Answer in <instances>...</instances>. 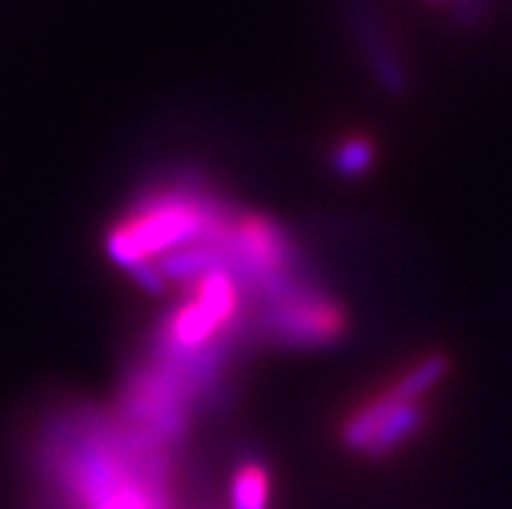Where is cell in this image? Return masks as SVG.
I'll return each instance as SVG.
<instances>
[{"label": "cell", "instance_id": "obj_3", "mask_svg": "<svg viewBox=\"0 0 512 509\" xmlns=\"http://www.w3.org/2000/svg\"><path fill=\"white\" fill-rule=\"evenodd\" d=\"M427 424L424 400H403L390 387L377 390L346 416L341 442L349 450L385 458L422 432Z\"/></svg>", "mask_w": 512, "mask_h": 509}, {"label": "cell", "instance_id": "obj_6", "mask_svg": "<svg viewBox=\"0 0 512 509\" xmlns=\"http://www.w3.org/2000/svg\"><path fill=\"white\" fill-rule=\"evenodd\" d=\"M268 473L260 463H242L232 478V509H268Z\"/></svg>", "mask_w": 512, "mask_h": 509}, {"label": "cell", "instance_id": "obj_1", "mask_svg": "<svg viewBox=\"0 0 512 509\" xmlns=\"http://www.w3.org/2000/svg\"><path fill=\"white\" fill-rule=\"evenodd\" d=\"M232 211L214 193L193 185L151 190L107 232V255L149 294H162L164 281L154 258L198 242H214Z\"/></svg>", "mask_w": 512, "mask_h": 509}, {"label": "cell", "instance_id": "obj_5", "mask_svg": "<svg viewBox=\"0 0 512 509\" xmlns=\"http://www.w3.org/2000/svg\"><path fill=\"white\" fill-rule=\"evenodd\" d=\"M377 146L370 136L362 133H351L341 141L333 143L331 149V169L341 180H359L364 174H370L375 167Z\"/></svg>", "mask_w": 512, "mask_h": 509}, {"label": "cell", "instance_id": "obj_4", "mask_svg": "<svg viewBox=\"0 0 512 509\" xmlns=\"http://www.w3.org/2000/svg\"><path fill=\"white\" fill-rule=\"evenodd\" d=\"M450 372H453V359L437 351V354H427L422 359H416L388 387L393 390V395L403 400H427V395L437 385H442V380Z\"/></svg>", "mask_w": 512, "mask_h": 509}, {"label": "cell", "instance_id": "obj_2", "mask_svg": "<svg viewBox=\"0 0 512 509\" xmlns=\"http://www.w3.org/2000/svg\"><path fill=\"white\" fill-rule=\"evenodd\" d=\"M255 325L260 336L273 343L315 348L344 336L346 312L341 304L307 284L305 278L294 276L260 299Z\"/></svg>", "mask_w": 512, "mask_h": 509}]
</instances>
